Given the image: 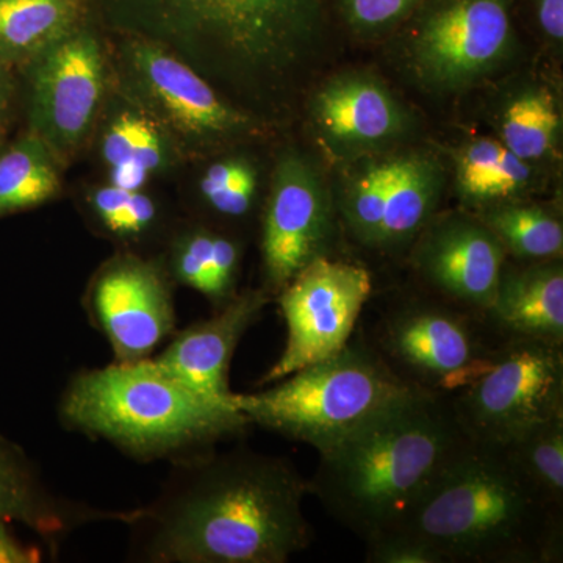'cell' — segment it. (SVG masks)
Returning <instances> with one entry per match:
<instances>
[{"mask_svg": "<svg viewBox=\"0 0 563 563\" xmlns=\"http://www.w3.org/2000/svg\"><path fill=\"white\" fill-rule=\"evenodd\" d=\"M407 252L422 290L463 309L487 312L507 255L473 211L437 213Z\"/></svg>", "mask_w": 563, "mask_h": 563, "instance_id": "9a60e30c", "label": "cell"}, {"mask_svg": "<svg viewBox=\"0 0 563 563\" xmlns=\"http://www.w3.org/2000/svg\"><path fill=\"white\" fill-rule=\"evenodd\" d=\"M269 302L273 298L263 288L239 292L207 320L174 332L152 361L191 390L233 406L235 393L229 384L233 355Z\"/></svg>", "mask_w": 563, "mask_h": 563, "instance_id": "e0dca14e", "label": "cell"}, {"mask_svg": "<svg viewBox=\"0 0 563 563\" xmlns=\"http://www.w3.org/2000/svg\"><path fill=\"white\" fill-rule=\"evenodd\" d=\"M314 139L333 161L350 163L402 139L412 117L373 74L347 70L324 81L309 101Z\"/></svg>", "mask_w": 563, "mask_h": 563, "instance_id": "2e32d148", "label": "cell"}, {"mask_svg": "<svg viewBox=\"0 0 563 563\" xmlns=\"http://www.w3.org/2000/svg\"><path fill=\"white\" fill-rule=\"evenodd\" d=\"M63 168L31 131L0 135V218L38 209L62 195Z\"/></svg>", "mask_w": 563, "mask_h": 563, "instance_id": "484cf974", "label": "cell"}, {"mask_svg": "<svg viewBox=\"0 0 563 563\" xmlns=\"http://www.w3.org/2000/svg\"><path fill=\"white\" fill-rule=\"evenodd\" d=\"M16 91L18 84L14 80L13 69L0 62V135H3L10 125Z\"/></svg>", "mask_w": 563, "mask_h": 563, "instance_id": "8d00e7d4", "label": "cell"}, {"mask_svg": "<svg viewBox=\"0 0 563 563\" xmlns=\"http://www.w3.org/2000/svg\"><path fill=\"white\" fill-rule=\"evenodd\" d=\"M455 192L463 209L477 211L539 190V166L521 161L492 136H476L454 154Z\"/></svg>", "mask_w": 563, "mask_h": 563, "instance_id": "603a6c76", "label": "cell"}, {"mask_svg": "<svg viewBox=\"0 0 563 563\" xmlns=\"http://www.w3.org/2000/svg\"><path fill=\"white\" fill-rule=\"evenodd\" d=\"M444 185L443 165L431 152H399L398 172L388 191L373 251H409L418 233L439 213Z\"/></svg>", "mask_w": 563, "mask_h": 563, "instance_id": "44dd1931", "label": "cell"}, {"mask_svg": "<svg viewBox=\"0 0 563 563\" xmlns=\"http://www.w3.org/2000/svg\"><path fill=\"white\" fill-rule=\"evenodd\" d=\"M398 165L399 154H369L346 163V174L333 196L340 224L366 250L373 251Z\"/></svg>", "mask_w": 563, "mask_h": 563, "instance_id": "4316f807", "label": "cell"}, {"mask_svg": "<svg viewBox=\"0 0 563 563\" xmlns=\"http://www.w3.org/2000/svg\"><path fill=\"white\" fill-rule=\"evenodd\" d=\"M124 517L55 495L24 451L0 437V521L21 523L54 547L81 525Z\"/></svg>", "mask_w": 563, "mask_h": 563, "instance_id": "ffe728a7", "label": "cell"}, {"mask_svg": "<svg viewBox=\"0 0 563 563\" xmlns=\"http://www.w3.org/2000/svg\"><path fill=\"white\" fill-rule=\"evenodd\" d=\"M468 439L453 399L410 393L320 454L310 496L368 542L401 523Z\"/></svg>", "mask_w": 563, "mask_h": 563, "instance_id": "3957f363", "label": "cell"}, {"mask_svg": "<svg viewBox=\"0 0 563 563\" xmlns=\"http://www.w3.org/2000/svg\"><path fill=\"white\" fill-rule=\"evenodd\" d=\"M335 18L333 0H88L103 35L158 44L268 125L290 111Z\"/></svg>", "mask_w": 563, "mask_h": 563, "instance_id": "6da1fadb", "label": "cell"}, {"mask_svg": "<svg viewBox=\"0 0 563 563\" xmlns=\"http://www.w3.org/2000/svg\"><path fill=\"white\" fill-rule=\"evenodd\" d=\"M242 258L243 246L236 236L196 224L173 236L162 263L169 279L198 291L218 310L239 295Z\"/></svg>", "mask_w": 563, "mask_h": 563, "instance_id": "7402d4cb", "label": "cell"}, {"mask_svg": "<svg viewBox=\"0 0 563 563\" xmlns=\"http://www.w3.org/2000/svg\"><path fill=\"white\" fill-rule=\"evenodd\" d=\"M507 457L533 490L563 509V417L503 444Z\"/></svg>", "mask_w": 563, "mask_h": 563, "instance_id": "f546056e", "label": "cell"}, {"mask_svg": "<svg viewBox=\"0 0 563 563\" xmlns=\"http://www.w3.org/2000/svg\"><path fill=\"white\" fill-rule=\"evenodd\" d=\"M390 532L417 537L444 563L563 561V509L526 483L503 446L472 439Z\"/></svg>", "mask_w": 563, "mask_h": 563, "instance_id": "277c9868", "label": "cell"}, {"mask_svg": "<svg viewBox=\"0 0 563 563\" xmlns=\"http://www.w3.org/2000/svg\"><path fill=\"white\" fill-rule=\"evenodd\" d=\"M113 84L169 133L184 161H203L268 133L172 52L151 41L106 35Z\"/></svg>", "mask_w": 563, "mask_h": 563, "instance_id": "52a82bcc", "label": "cell"}, {"mask_svg": "<svg viewBox=\"0 0 563 563\" xmlns=\"http://www.w3.org/2000/svg\"><path fill=\"white\" fill-rule=\"evenodd\" d=\"M373 296L372 273L332 255L314 258L277 296L287 325V342L263 374L269 385L331 358L350 343Z\"/></svg>", "mask_w": 563, "mask_h": 563, "instance_id": "7c38bea8", "label": "cell"}, {"mask_svg": "<svg viewBox=\"0 0 563 563\" xmlns=\"http://www.w3.org/2000/svg\"><path fill=\"white\" fill-rule=\"evenodd\" d=\"M91 324L114 362L151 358L176 332L173 280L162 261L125 250L102 263L84 296Z\"/></svg>", "mask_w": 563, "mask_h": 563, "instance_id": "5bb4252c", "label": "cell"}, {"mask_svg": "<svg viewBox=\"0 0 563 563\" xmlns=\"http://www.w3.org/2000/svg\"><path fill=\"white\" fill-rule=\"evenodd\" d=\"M335 201L317 166L295 150L282 152L262 213V287L276 301L301 269L331 255L339 228Z\"/></svg>", "mask_w": 563, "mask_h": 563, "instance_id": "4fadbf2b", "label": "cell"}, {"mask_svg": "<svg viewBox=\"0 0 563 563\" xmlns=\"http://www.w3.org/2000/svg\"><path fill=\"white\" fill-rule=\"evenodd\" d=\"M518 0H421L388 38L413 84L431 95H462L512 60Z\"/></svg>", "mask_w": 563, "mask_h": 563, "instance_id": "9c48e42d", "label": "cell"}, {"mask_svg": "<svg viewBox=\"0 0 563 563\" xmlns=\"http://www.w3.org/2000/svg\"><path fill=\"white\" fill-rule=\"evenodd\" d=\"M87 209L96 228L122 244L143 243L157 231L161 221L158 203L152 196L109 181L88 192Z\"/></svg>", "mask_w": 563, "mask_h": 563, "instance_id": "f1b7e54d", "label": "cell"}, {"mask_svg": "<svg viewBox=\"0 0 563 563\" xmlns=\"http://www.w3.org/2000/svg\"><path fill=\"white\" fill-rule=\"evenodd\" d=\"M506 342L563 346V262H504L495 296L485 312Z\"/></svg>", "mask_w": 563, "mask_h": 563, "instance_id": "d6986e66", "label": "cell"}, {"mask_svg": "<svg viewBox=\"0 0 563 563\" xmlns=\"http://www.w3.org/2000/svg\"><path fill=\"white\" fill-rule=\"evenodd\" d=\"M92 141L98 143L109 184L125 190H144L147 181L185 162L169 133L114 84Z\"/></svg>", "mask_w": 563, "mask_h": 563, "instance_id": "ac0fdd59", "label": "cell"}, {"mask_svg": "<svg viewBox=\"0 0 563 563\" xmlns=\"http://www.w3.org/2000/svg\"><path fill=\"white\" fill-rule=\"evenodd\" d=\"M355 331L331 358L313 363L255 393H235L233 406L250 420L318 455L413 393Z\"/></svg>", "mask_w": 563, "mask_h": 563, "instance_id": "8992f818", "label": "cell"}, {"mask_svg": "<svg viewBox=\"0 0 563 563\" xmlns=\"http://www.w3.org/2000/svg\"><path fill=\"white\" fill-rule=\"evenodd\" d=\"M544 49L561 57L563 49V0H518Z\"/></svg>", "mask_w": 563, "mask_h": 563, "instance_id": "836d02e7", "label": "cell"}, {"mask_svg": "<svg viewBox=\"0 0 563 563\" xmlns=\"http://www.w3.org/2000/svg\"><path fill=\"white\" fill-rule=\"evenodd\" d=\"M501 242L506 255L518 262L563 257L561 209L520 199L473 211Z\"/></svg>", "mask_w": 563, "mask_h": 563, "instance_id": "83f0119b", "label": "cell"}, {"mask_svg": "<svg viewBox=\"0 0 563 563\" xmlns=\"http://www.w3.org/2000/svg\"><path fill=\"white\" fill-rule=\"evenodd\" d=\"M496 140L521 161L543 166L559 154L562 107L543 80H526L503 96L495 111Z\"/></svg>", "mask_w": 563, "mask_h": 563, "instance_id": "cb8c5ba5", "label": "cell"}, {"mask_svg": "<svg viewBox=\"0 0 563 563\" xmlns=\"http://www.w3.org/2000/svg\"><path fill=\"white\" fill-rule=\"evenodd\" d=\"M161 495L129 510L132 555L150 563H285L307 550L309 479L247 448L173 462Z\"/></svg>", "mask_w": 563, "mask_h": 563, "instance_id": "7a4b0ae2", "label": "cell"}, {"mask_svg": "<svg viewBox=\"0 0 563 563\" xmlns=\"http://www.w3.org/2000/svg\"><path fill=\"white\" fill-rule=\"evenodd\" d=\"M88 21V0H0V62L22 69Z\"/></svg>", "mask_w": 563, "mask_h": 563, "instance_id": "d4e9b609", "label": "cell"}, {"mask_svg": "<svg viewBox=\"0 0 563 563\" xmlns=\"http://www.w3.org/2000/svg\"><path fill=\"white\" fill-rule=\"evenodd\" d=\"M451 399L470 439L514 442L563 417V346L510 340L492 368Z\"/></svg>", "mask_w": 563, "mask_h": 563, "instance_id": "8fae6325", "label": "cell"}, {"mask_svg": "<svg viewBox=\"0 0 563 563\" xmlns=\"http://www.w3.org/2000/svg\"><path fill=\"white\" fill-rule=\"evenodd\" d=\"M369 563H444L442 555L417 537L387 532L365 542Z\"/></svg>", "mask_w": 563, "mask_h": 563, "instance_id": "1f68e13d", "label": "cell"}, {"mask_svg": "<svg viewBox=\"0 0 563 563\" xmlns=\"http://www.w3.org/2000/svg\"><path fill=\"white\" fill-rule=\"evenodd\" d=\"M20 70L27 131L66 169L90 146L113 88L106 35L85 21Z\"/></svg>", "mask_w": 563, "mask_h": 563, "instance_id": "30bf717a", "label": "cell"}, {"mask_svg": "<svg viewBox=\"0 0 563 563\" xmlns=\"http://www.w3.org/2000/svg\"><path fill=\"white\" fill-rule=\"evenodd\" d=\"M43 553L38 547H32L18 539L11 532L9 523L0 521V563H38Z\"/></svg>", "mask_w": 563, "mask_h": 563, "instance_id": "d590c367", "label": "cell"}, {"mask_svg": "<svg viewBox=\"0 0 563 563\" xmlns=\"http://www.w3.org/2000/svg\"><path fill=\"white\" fill-rule=\"evenodd\" d=\"M258 174L255 166L243 174L240 179L233 181L229 187L214 192L203 206L224 221H243L252 213L257 198Z\"/></svg>", "mask_w": 563, "mask_h": 563, "instance_id": "d6a6232c", "label": "cell"}, {"mask_svg": "<svg viewBox=\"0 0 563 563\" xmlns=\"http://www.w3.org/2000/svg\"><path fill=\"white\" fill-rule=\"evenodd\" d=\"M252 166L254 163L242 155H232V157L220 158V161L211 163L199 181V192H201L203 201L240 179L244 173L250 172Z\"/></svg>", "mask_w": 563, "mask_h": 563, "instance_id": "e575fe53", "label": "cell"}, {"mask_svg": "<svg viewBox=\"0 0 563 563\" xmlns=\"http://www.w3.org/2000/svg\"><path fill=\"white\" fill-rule=\"evenodd\" d=\"M361 333L404 384L446 398L487 373L507 343L485 313L426 290L388 303Z\"/></svg>", "mask_w": 563, "mask_h": 563, "instance_id": "ba28073f", "label": "cell"}, {"mask_svg": "<svg viewBox=\"0 0 563 563\" xmlns=\"http://www.w3.org/2000/svg\"><path fill=\"white\" fill-rule=\"evenodd\" d=\"M421 0H333L335 16L358 40L388 38Z\"/></svg>", "mask_w": 563, "mask_h": 563, "instance_id": "4dcf8cb0", "label": "cell"}, {"mask_svg": "<svg viewBox=\"0 0 563 563\" xmlns=\"http://www.w3.org/2000/svg\"><path fill=\"white\" fill-rule=\"evenodd\" d=\"M57 410L63 428L102 440L139 462L210 453L251 426L235 406L191 390L152 357L74 374Z\"/></svg>", "mask_w": 563, "mask_h": 563, "instance_id": "5b68a950", "label": "cell"}]
</instances>
